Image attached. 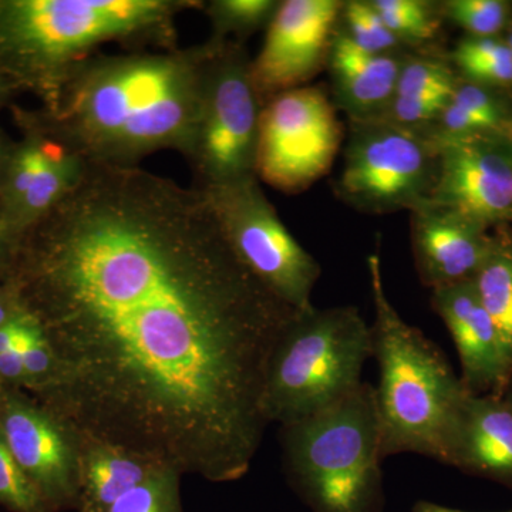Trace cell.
<instances>
[{
    "mask_svg": "<svg viewBox=\"0 0 512 512\" xmlns=\"http://www.w3.org/2000/svg\"><path fill=\"white\" fill-rule=\"evenodd\" d=\"M6 284L56 355L39 403L183 476H247L269 426L266 366L296 311L239 262L200 188L89 163L20 239Z\"/></svg>",
    "mask_w": 512,
    "mask_h": 512,
    "instance_id": "obj_1",
    "label": "cell"
},
{
    "mask_svg": "<svg viewBox=\"0 0 512 512\" xmlns=\"http://www.w3.org/2000/svg\"><path fill=\"white\" fill-rule=\"evenodd\" d=\"M211 39L170 50L97 53L73 67L33 119L89 163L138 167L158 151L190 156Z\"/></svg>",
    "mask_w": 512,
    "mask_h": 512,
    "instance_id": "obj_2",
    "label": "cell"
},
{
    "mask_svg": "<svg viewBox=\"0 0 512 512\" xmlns=\"http://www.w3.org/2000/svg\"><path fill=\"white\" fill-rule=\"evenodd\" d=\"M200 0H0V69L46 101L109 43L177 49V18Z\"/></svg>",
    "mask_w": 512,
    "mask_h": 512,
    "instance_id": "obj_3",
    "label": "cell"
},
{
    "mask_svg": "<svg viewBox=\"0 0 512 512\" xmlns=\"http://www.w3.org/2000/svg\"><path fill=\"white\" fill-rule=\"evenodd\" d=\"M375 306L373 357L382 456L419 454L444 463L448 437L468 394L439 346L396 311L383 284L379 254L367 259Z\"/></svg>",
    "mask_w": 512,
    "mask_h": 512,
    "instance_id": "obj_4",
    "label": "cell"
},
{
    "mask_svg": "<svg viewBox=\"0 0 512 512\" xmlns=\"http://www.w3.org/2000/svg\"><path fill=\"white\" fill-rule=\"evenodd\" d=\"M286 474L312 512H382V434L375 387L281 426Z\"/></svg>",
    "mask_w": 512,
    "mask_h": 512,
    "instance_id": "obj_5",
    "label": "cell"
},
{
    "mask_svg": "<svg viewBox=\"0 0 512 512\" xmlns=\"http://www.w3.org/2000/svg\"><path fill=\"white\" fill-rule=\"evenodd\" d=\"M370 357L372 326L355 306L296 312L266 366V420L286 426L343 399L363 383Z\"/></svg>",
    "mask_w": 512,
    "mask_h": 512,
    "instance_id": "obj_6",
    "label": "cell"
},
{
    "mask_svg": "<svg viewBox=\"0 0 512 512\" xmlns=\"http://www.w3.org/2000/svg\"><path fill=\"white\" fill-rule=\"evenodd\" d=\"M239 262L296 312L313 308L319 262L299 244L269 202L256 175L200 188Z\"/></svg>",
    "mask_w": 512,
    "mask_h": 512,
    "instance_id": "obj_7",
    "label": "cell"
},
{
    "mask_svg": "<svg viewBox=\"0 0 512 512\" xmlns=\"http://www.w3.org/2000/svg\"><path fill=\"white\" fill-rule=\"evenodd\" d=\"M208 64L194 144L187 157L195 187L234 183L255 175L262 103L241 43L215 42Z\"/></svg>",
    "mask_w": 512,
    "mask_h": 512,
    "instance_id": "obj_8",
    "label": "cell"
},
{
    "mask_svg": "<svg viewBox=\"0 0 512 512\" xmlns=\"http://www.w3.org/2000/svg\"><path fill=\"white\" fill-rule=\"evenodd\" d=\"M340 141L342 127L323 90H288L262 106L255 175L279 191L306 190L328 173Z\"/></svg>",
    "mask_w": 512,
    "mask_h": 512,
    "instance_id": "obj_9",
    "label": "cell"
},
{
    "mask_svg": "<svg viewBox=\"0 0 512 512\" xmlns=\"http://www.w3.org/2000/svg\"><path fill=\"white\" fill-rule=\"evenodd\" d=\"M338 191L362 211L412 210L426 200L436 154L427 141L390 121H357Z\"/></svg>",
    "mask_w": 512,
    "mask_h": 512,
    "instance_id": "obj_10",
    "label": "cell"
},
{
    "mask_svg": "<svg viewBox=\"0 0 512 512\" xmlns=\"http://www.w3.org/2000/svg\"><path fill=\"white\" fill-rule=\"evenodd\" d=\"M0 434L50 510L79 500V433L19 389L0 392Z\"/></svg>",
    "mask_w": 512,
    "mask_h": 512,
    "instance_id": "obj_11",
    "label": "cell"
},
{
    "mask_svg": "<svg viewBox=\"0 0 512 512\" xmlns=\"http://www.w3.org/2000/svg\"><path fill=\"white\" fill-rule=\"evenodd\" d=\"M436 170L426 200L478 225L512 215L511 151L490 138L444 136L433 143Z\"/></svg>",
    "mask_w": 512,
    "mask_h": 512,
    "instance_id": "obj_12",
    "label": "cell"
},
{
    "mask_svg": "<svg viewBox=\"0 0 512 512\" xmlns=\"http://www.w3.org/2000/svg\"><path fill=\"white\" fill-rule=\"evenodd\" d=\"M345 3L286 0L266 28L264 46L251 60V79L262 106L311 80L326 56Z\"/></svg>",
    "mask_w": 512,
    "mask_h": 512,
    "instance_id": "obj_13",
    "label": "cell"
},
{
    "mask_svg": "<svg viewBox=\"0 0 512 512\" xmlns=\"http://www.w3.org/2000/svg\"><path fill=\"white\" fill-rule=\"evenodd\" d=\"M431 306L446 323L456 345L467 392L503 389L512 363L493 319L478 299L473 281L431 291Z\"/></svg>",
    "mask_w": 512,
    "mask_h": 512,
    "instance_id": "obj_14",
    "label": "cell"
},
{
    "mask_svg": "<svg viewBox=\"0 0 512 512\" xmlns=\"http://www.w3.org/2000/svg\"><path fill=\"white\" fill-rule=\"evenodd\" d=\"M414 261L421 282L433 289L473 281L494 242L483 225L421 201L412 210Z\"/></svg>",
    "mask_w": 512,
    "mask_h": 512,
    "instance_id": "obj_15",
    "label": "cell"
},
{
    "mask_svg": "<svg viewBox=\"0 0 512 512\" xmlns=\"http://www.w3.org/2000/svg\"><path fill=\"white\" fill-rule=\"evenodd\" d=\"M444 464L512 480V404L468 393L448 437Z\"/></svg>",
    "mask_w": 512,
    "mask_h": 512,
    "instance_id": "obj_16",
    "label": "cell"
},
{
    "mask_svg": "<svg viewBox=\"0 0 512 512\" xmlns=\"http://www.w3.org/2000/svg\"><path fill=\"white\" fill-rule=\"evenodd\" d=\"M329 62L338 99L356 121L372 119L392 101L403 66L392 56L367 52L346 33L333 37Z\"/></svg>",
    "mask_w": 512,
    "mask_h": 512,
    "instance_id": "obj_17",
    "label": "cell"
},
{
    "mask_svg": "<svg viewBox=\"0 0 512 512\" xmlns=\"http://www.w3.org/2000/svg\"><path fill=\"white\" fill-rule=\"evenodd\" d=\"M136 453L79 433V512H109L131 488L160 470Z\"/></svg>",
    "mask_w": 512,
    "mask_h": 512,
    "instance_id": "obj_18",
    "label": "cell"
},
{
    "mask_svg": "<svg viewBox=\"0 0 512 512\" xmlns=\"http://www.w3.org/2000/svg\"><path fill=\"white\" fill-rule=\"evenodd\" d=\"M89 161L56 141L49 160L23 198L10 227L20 239L47 217L82 180Z\"/></svg>",
    "mask_w": 512,
    "mask_h": 512,
    "instance_id": "obj_19",
    "label": "cell"
},
{
    "mask_svg": "<svg viewBox=\"0 0 512 512\" xmlns=\"http://www.w3.org/2000/svg\"><path fill=\"white\" fill-rule=\"evenodd\" d=\"M473 284L512 363V247L494 244Z\"/></svg>",
    "mask_w": 512,
    "mask_h": 512,
    "instance_id": "obj_20",
    "label": "cell"
},
{
    "mask_svg": "<svg viewBox=\"0 0 512 512\" xmlns=\"http://www.w3.org/2000/svg\"><path fill=\"white\" fill-rule=\"evenodd\" d=\"M281 2L276 0H211L202 10L211 22V40L241 43L256 30L268 28Z\"/></svg>",
    "mask_w": 512,
    "mask_h": 512,
    "instance_id": "obj_21",
    "label": "cell"
},
{
    "mask_svg": "<svg viewBox=\"0 0 512 512\" xmlns=\"http://www.w3.org/2000/svg\"><path fill=\"white\" fill-rule=\"evenodd\" d=\"M181 478L183 474L175 468L161 467L124 494L109 512H184Z\"/></svg>",
    "mask_w": 512,
    "mask_h": 512,
    "instance_id": "obj_22",
    "label": "cell"
},
{
    "mask_svg": "<svg viewBox=\"0 0 512 512\" xmlns=\"http://www.w3.org/2000/svg\"><path fill=\"white\" fill-rule=\"evenodd\" d=\"M454 59L477 82L512 83V55L504 43L490 37H474L457 46Z\"/></svg>",
    "mask_w": 512,
    "mask_h": 512,
    "instance_id": "obj_23",
    "label": "cell"
},
{
    "mask_svg": "<svg viewBox=\"0 0 512 512\" xmlns=\"http://www.w3.org/2000/svg\"><path fill=\"white\" fill-rule=\"evenodd\" d=\"M369 3L400 42H426L439 28L430 3L421 0H373Z\"/></svg>",
    "mask_w": 512,
    "mask_h": 512,
    "instance_id": "obj_24",
    "label": "cell"
},
{
    "mask_svg": "<svg viewBox=\"0 0 512 512\" xmlns=\"http://www.w3.org/2000/svg\"><path fill=\"white\" fill-rule=\"evenodd\" d=\"M0 505L12 512H52L0 434Z\"/></svg>",
    "mask_w": 512,
    "mask_h": 512,
    "instance_id": "obj_25",
    "label": "cell"
},
{
    "mask_svg": "<svg viewBox=\"0 0 512 512\" xmlns=\"http://www.w3.org/2000/svg\"><path fill=\"white\" fill-rule=\"evenodd\" d=\"M456 87L453 73L446 64L436 60H410L404 63L400 70L394 96H453Z\"/></svg>",
    "mask_w": 512,
    "mask_h": 512,
    "instance_id": "obj_26",
    "label": "cell"
},
{
    "mask_svg": "<svg viewBox=\"0 0 512 512\" xmlns=\"http://www.w3.org/2000/svg\"><path fill=\"white\" fill-rule=\"evenodd\" d=\"M343 16L349 29L346 35L367 52L384 53L400 43L369 2L345 3Z\"/></svg>",
    "mask_w": 512,
    "mask_h": 512,
    "instance_id": "obj_27",
    "label": "cell"
},
{
    "mask_svg": "<svg viewBox=\"0 0 512 512\" xmlns=\"http://www.w3.org/2000/svg\"><path fill=\"white\" fill-rule=\"evenodd\" d=\"M448 18L477 37H490L507 20V3L500 0H451L446 3Z\"/></svg>",
    "mask_w": 512,
    "mask_h": 512,
    "instance_id": "obj_28",
    "label": "cell"
},
{
    "mask_svg": "<svg viewBox=\"0 0 512 512\" xmlns=\"http://www.w3.org/2000/svg\"><path fill=\"white\" fill-rule=\"evenodd\" d=\"M451 97L436 94V96L396 97L390 101V123L409 128L416 124L439 119L441 113L450 103Z\"/></svg>",
    "mask_w": 512,
    "mask_h": 512,
    "instance_id": "obj_29",
    "label": "cell"
},
{
    "mask_svg": "<svg viewBox=\"0 0 512 512\" xmlns=\"http://www.w3.org/2000/svg\"><path fill=\"white\" fill-rule=\"evenodd\" d=\"M451 101L471 116L476 117L477 120H480L487 130L500 124V109L491 99L490 94L484 92L478 86L466 84V86L456 87V92L451 97Z\"/></svg>",
    "mask_w": 512,
    "mask_h": 512,
    "instance_id": "obj_30",
    "label": "cell"
},
{
    "mask_svg": "<svg viewBox=\"0 0 512 512\" xmlns=\"http://www.w3.org/2000/svg\"><path fill=\"white\" fill-rule=\"evenodd\" d=\"M19 244L20 238L10 228L0 211V285H5L8 281L15 264L16 254H18Z\"/></svg>",
    "mask_w": 512,
    "mask_h": 512,
    "instance_id": "obj_31",
    "label": "cell"
},
{
    "mask_svg": "<svg viewBox=\"0 0 512 512\" xmlns=\"http://www.w3.org/2000/svg\"><path fill=\"white\" fill-rule=\"evenodd\" d=\"M0 386L19 390L20 387H28L22 355L16 349L0 353Z\"/></svg>",
    "mask_w": 512,
    "mask_h": 512,
    "instance_id": "obj_32",
    "label": "cell"
},
{
    "mask_svg": "<svg viewBox=\"0 0 512 512\" xmlns=\"http://www.w3.org/2000/svg\"><path fill=\"white\" fill-rule=\"evenodd\" d=\"M25 312L18 295L9 285H0V328Z\"/></svg>",
    "mask_w": 512,
    "mask_h": 512,
    "instance_id": "obj_33",
    "label": "cell"
},
{
    "mask_svg": "<svg viewBox=\"0 0 512 512\" xmlns=\"http://www.w3.org/2000/svg\"><path fill=\"white\" fill-rule=\"evenodd\" d=\"M18 92H20V89L15 80L0 69V109L5 107Z\"/></svg>",
    "mask_w": 512,
    "mask_h": 512,
    "instance_id": "obj_34",
    "label": "cell"
},
{
    "mask_svg": "<svg viewBox=\"0 0 512 512\" xmlns=\"http://www.w3.org/2000/svg\"><path fill=\"white\" fill-rule=\"evenodd\" d=\"M13 144L10 143L5 134L0 131V187H2L3 178H5L6 168H8L10 154H12Z\"/></svg>",
    "mask_w": 512,
    "mask_h": 512,
    "instance_id": "obj_35",
    "label": "cell"
},
{
    "mask_svg": "<svg viewBox=\"0 0 512 512\" xmlns=\"http://www.w3.org/2000/svg\"><path fill=\"white\" fill-rule=\"evenodd\" d=\"M413 512H464L460 510H453V508L443 507L436 503H430V501H419L413 507ZM512 512V511H508Z\"/></svg>",
    "mask_w": 512,
    "mask_h": 512,
    "instance_id": "obj_36",
    "label": "cell"
},
{
    "mask_svg": "<svg viewBox=\"0 0 512 512\" xmlns=\"http://www.w3.org/2000/svg\"><path fill=\"white\" fill-rule=\"evenodd\" d=\"M508 49H510V52H511V55H512V33H511V36H510V40H508Z\"/></svg>",
    "mask_w": 512,
    "mask_h": 512,
    "instance_id": "obj_37",
    "label": "cell"
},
{
    "mask_svg": "<svg viewBox=\"0 0 512 512\" xmlns=\"http://www.w3.org/2000/svg\"><path fill=\"white\" fill-rule=\"evenodd\" d=\"M2 389H3V387H2V386H0V392H2Z\"/></svg>",
    "mask_w": 512,
    "mask_h": 512,
    "instance_id": "obj_38",
    "label": "cell"
},
{
    "mask_svg": "<svg viewBox=\"0 0 512 512\" xmlns=\"http://www.w3.org/2000/svg\"><path fill=\"white\" fill-rule=\"evenodd\" d=\"M511 404H512V402H511Z\"/></svg>",
    "mask_w": 512,
    "mask_h": 512,
    "instance_id": "obj_39",
    "label": "cell"
}]
</instances>
